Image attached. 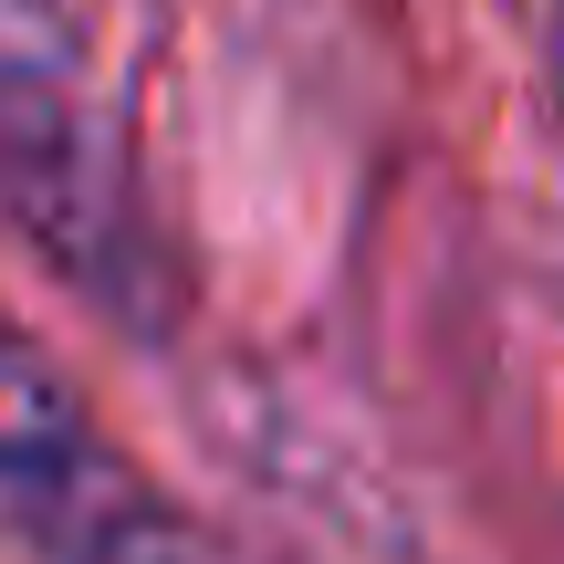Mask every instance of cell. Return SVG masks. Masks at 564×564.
<instances>
[{
  "instance_id": "1",
  "label": "cell",
  "mask_w": 564,
  "mask_h": 564,
  "mask_svg": "<svg viewBox=\"0 0 564 564\" xmlns=\"http://www.w3.org/2000/svg\"><path fill=\"white\" fill-rule=\"evenodd\" d=\"M0 230L126 335H167L178 262L63 0H0Z\"/></svg>"
},
{
  "instance_id": "2",
  "label": "cell",
  "mask_w": 564,
  "mask_h": 564,
  "mask_svg": "<svg viewBox=\"0 0 564 564\" xmlns=\"http://www.w3.org/2000/svg\"><path fill=\"white\" fill-rule=\"evenodd\" d=\"M0 533L21 564H241L126 460V440L11 314H0Z\"/></svg>"
},
{
  "instance_id": "3",
  "label": "cell",
  "mask_w": 564,
  "mask_h": 564,
  "mask_svg": "<svg viewBox=\"0 0 564 564\" xmlns=\"http://www.w3.org/2000/svg\"><path fill=\"white\" fill-rule=\"evenodd\" d=\"M533 21H544V74H554V95H564V0H533Z\"/></svg>"
}]
</instances>
